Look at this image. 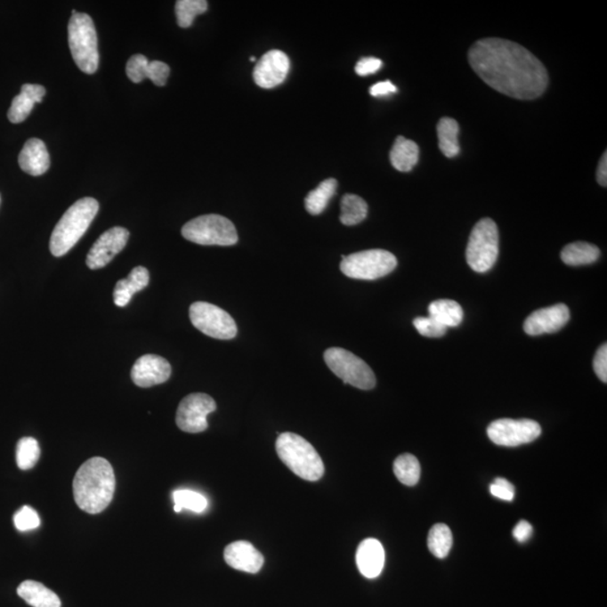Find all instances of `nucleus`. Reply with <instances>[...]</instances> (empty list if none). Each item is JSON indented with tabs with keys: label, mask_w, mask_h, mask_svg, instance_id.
<instances>
[{
	"label": "nucleus",
	"mask_w": 607,
	"mask_h": 607,
	"mask_svg": "<svg viewBox=\"0 0 607 607\" xmlns=\"http://www.w3.org/2000/svg\"><path fill=\"white\" fill-rule=\"evenodd\" d=\"M468 61L490 87L516 100H536L548 87L544 63L512 41L482 38L470 48Z\"/></svg>",
	"instance_id": "f257e3e1"
},
{
	"label": "nucleus",
	"mask_w": 607,
	"mask_h": 607,
	"mask_svg": "<svg viewBox=\"0 0 607 607\" xmlns=\"http://www.w3.org/2000/svg\"><path fill=\"white\" fill-rule=\"evenodd\" d=\"M115 473L112 465L101 457L85 461L74 480L77 506L88 514H98L109 507L115 493Z\"/></svg>",
	"instance_id": "f03ea898"
},
{
	"label": "nucleus",
	"mask_w": 607,
	"mask_h": 607,
	"mask_svg": "<svg viewBox=\"0 0 607 607\" xmlns=\"http://www.w3.org/2000/svg\"><path fill=\"white\" fill-rule=\"evenodd\" d=\"M98 211H100V204L92 198H81L72 205L63 214L51 235V254L54 256L68 254L87 232Z\"/></svg>",
	"instance_id": "7ed1b4c3"
},
{
	"label": "nucleus",
	"mask_w": 607,
	"mask_h": 607,
	"mask_svg": "<svg viewBox=\"0 0 607 607\" xmlns=\"http://www.w3.org/2000/svg\"><path fill=\"white\" fill-rule=\"evenodd\" d=\"M276 451L280 460L302 480L316 482L323 477L322 458L301 435L290 432L280 434L276 441Z\"/></svg>",
	"instance_id": "20e7f679"
},
{
	"label": "nucleus",
	"mask_w": 607,
	"mask_h": 607,
	"mask_svg": "<svg viewBox=\"0 0 607 607\" xmlns=\"http://www.w3.org/2000/svg\"><path fill=\"white\" fill-rule=\"evenodd\" d=\"M68 38L72 58L85 74L93 75L100 66L95 24L85 12L72 14L68 25Z\"/></svg>",
	"instance_id": "39448f33"
},
{
	"label": "nucleus",
	"mask_w": 607,
	"mask_h": 607,
	"mask_svg": "<svg viewBox=\"0 0 607 607\" xmlns=\"http://www.w3.org/2000/svg\"><path fill=\"white\" fill-rule=\"evenodd\" d=\"M186 240L200 246L230 247L237 245V229L224 216L209 214L188 222L182 230Z\"/></svg>",
	"instance_id": "423d86ee"
},
{
	"label": "nucleus",
	"mask_w": 607,
	"mask_h": 607,
	"mask_svg": "<svg viewBox=\"0 0 607 607\" xmlns=\"http://www.w3.org/2000/svg\"><path fill=\"white\" fill-rule=\"evenodd\" d=\"M498 225L490 219H482L470 234L465 260L473 271L484 273L493 268L498 256Z\"/></svg>",
	"instance_id": "0eeeda50"
},
{
	"label": "nucleus",
	"mask_w": 607,
	"mask_h": 607,
	"mask_svg": "<svg viewBox=\"0 0 607 607\" xmlns=\"http://www.w3.org/2000/svg\"><path fill=\"white\" fill-rule=\"evenodd\" d=\"M397 267L396 256L386 250L374 249L342 255L341 271L346 277L376 280L389 275Z\"/></svg>",
	"instance_id": "6e6552de"
},
{
	"label": "nucleus",
	"mask_w": 607,
	"mask_h": 607,
	"mask_svg": "<svg viewBox=\"0 0 607 607\" xmlns=\"http://www.w3.org/2000/svg\"><path fill=\"white\" fill-rule=\"evenodd\" d=\"M324 360L331 371L344 384L369 391L376 386L373 369L362 359L342 348H330L324 353Z\"/></svg>",
	"instance_id": "1a4fd4ad"
},
{
	"label": "nucleus",
	"mask_w": 607,
	"mask_h": 607,
	"mask_svg": "<svg viewBox=\"0 0 607 607\" xmlns=\"http://www.w3.org/2000/svg\"><path fill=\"white\" fill-rule=\"evenodd\" d=\"M192 325L205 336L217 340L234 339L238 335L237 323L228 312L206 302H196L190 309Z\"/></svg>",
	"instance_id": "9d476101"
},
{
	"label": "nucleus",
	"mask_w": 607,
	"mask_h": 607,
	"mask_svg": "<svg viewBox=\"0 0 607 607\" xmlns=\"http://www.w3.org/2000/svg\"><path fill=\"white\" fill-rule=\"evenodd\" d=\"M541 426L532 420H501L490 423L487 434L491 442L502 447H519L531 443L541 435Z\"/></svg>",
	"instance_id": "9b49d317"
},
{
	"label": "nucleus",
	"mask_w": 607,
	"mask_h": 607,
	"mask_svg": "<svg viewBox=\"0 0 607 607\" xmlns=\"http://www.w3.org/2000/svg\"><path fill=\"white\" fill-rule=\"evenodd\" d=\"M216 409L215 401L203 393L185 397L178 406L176 423L187 433H200L207 430V417Z\"/></svg>",
	"instance_id": "f8f14e48"
},
{
	"label": "nucleus",
	"mask_w": 607,
	"mask_h": 607,
	"mask_svg": "<svg viewBox=\"0 0 607 607\" xmlns=\"http://www.w3.org/2000/svg\"><path fill=\"white\" fill-rule=\"evenodd\" d=\"M130 232L126 229L112 228L102 233L93 246L87 255L85 263L92 271L104 268L127 245Z\"/></svg>",
	"instance_id": "ddd939ff"
},
{
	"label": "nucleus",
	"mask_w": 607,
	"mask_h": 607,
	"mask_svg": "<svg viewBox=\"0 0 607 607\" xmlns=\"http://www.w3.org/2000/svg\"><path fill=\"white\" fill-rule=\"evenodd\" d=\"M290 68L287 54L280 50H271L259 60L254 70L255 83L264 89L275 88L283 84Z\"/></svg>",
	"instance_id": "4468645a"
},
{
	"label": "nucleus",
	"mask_w": 607,
	"mask_h": 607,
	"mask_svg": "<svg viewBox=\"0 0 607 607\" xmlns=\"http://www.w3.org/2000/svg\"><path fill=\"white\" fill-rule=\"evenodd\" d=\"M571 319L570 309L565 304L538 310L529 316L524 322V331L529 336H536L562 330Z\"/></svg>",
	"instance_id": "2eb2a0df"
},
{
	"label": "nucleus",
	"mask_w": 607,
	"mask_h": 607,
	"mask_svg": "<svg viewBox=\"0 0 607 607\" xmlns=\"http://www.w3.org/2000/svg\"><path fill=\"white\" fill-rule=\"evenodd\" d=\"M171 366L157 354H144L132 368L131 377L136 386L148 388L164 384L170 378Z\"/></svg>",
	"instance_id": "dca6fc26"
},
{
	"label": "nucleus",
	"mask_w": 607,
	"mask_h": 607,
	"mask_svg": "<svg viewBox=\"0 0 607 607\" xmlns=\"http://www.w3.org/2000/svg\"><path fill=\"white\" fill-rule=\"evenodd\" d=\"M226 563L233 570L256 574L262 571L264 558L254 545L247 541H237L224 550Z\"/></svg>",
	"instance_id": "f3484780"
},
{
	"label": "nucleus",
	"mask_w": 607,
	"mask_h": 607,
	"mask_svg": "<svg viewBox=\"0 0 607 607\" xmlns=\"http://www.w3.org/2000/svg\"><path fill=\"white\" fill-rule=\"evenodd\" d=\"M356 562L362 576L369 579H377L384 566L383 545L376 538H366L358 546Z\"/></svg>",
	"instance_id": "a211bd4d"
},
{
	"label": "nucleus",
	"mask_w": 607,
	"mask_h": 607,
	"mask_svg": "<svg viewBox=\"0 0 607 607\" xmlns=\"http://www.w3.org/2000/svg\"><path fill=\"white\" fill-rule=\"evenodd\" d=\"M20 169L31 176L45 174L50 168V155L45 142L38 139H29L21 149L19 157Z\"/></svg>",
	"instance_id": "6ab92c4d"
},
{
	"label": "nucleus",
	"mask_w": 607,
	"mask_h": 607,
	"mask_svg": "<svg viewBox=\"0 0 607 607\" xmlns=\"http://www.w3.org/2000/svg\"><path fill=\"white\" fill-rule=\"evenodd\" d=\"M150 283L147 268L135 267L126 279L117 281L114 289V303L118 307H125L134 295L143 290Z\"/></svg>",
	"instance_id": "aec40b11"
},
{
	"label": "nucleus",
	"mask_w": 607,
	"mask_h": 607,
	"mask_svg": "<svg viewBox=\"0 0 607 607\" xmlns=\"http://www.w3.org/2000/svg\"><path fill=\"white\" fill-rule=\"evenodd\" d=\"M17 594L33 607H61V601L57 594L38 581H23L17 588Z\"/></svg>",
	"instance_id": "412c9836"
},
{
	"label": "nucleus",
	"mask_w": 607,
	"mask_h": 607,
	"mask_svg": "<svg viewBox=\"0 0 607 607\" xmlns=\"http://www.w3.org/2000/svg\"><path fill=\"white\" fill-rule=\"evenodd\" d=\"M420 157V149L413 141L399 136L391 151V162L396 170L409 173L417 166Z\"/></svg>",
	"instance_id": "4be33fe9"
},
{
	"label": "nucleus",
	"mask_w": 607,
	"mask_h": 607,
	"mask_svg": "<svg viewBox=\"0 0 607 607\" xmlns=\"http://www.w3.org/2000/svg\"><path fill=\"white\" fill-rule=\"evenodd\" d=\"M429 316L447 328H456L463 322L464 311L463 307L455 301L439 299V301L430 304Z\"/></svg>",
	"instance_id": "5701e85b"
},
{
	"label": "nucleus",
	"mask_w": 607,
	"mask_h": 607,
	"mask_svg": "<svg viewBox=\"0 0 607 607\" xmlns=\"http://www.w3.org/2000/svg\"><path fill=\"white\" fill-rule=\"evenodd\" d=\"M601 251L596 246L587 242H575L563 247L562 260L568 266H587L597 262Z\"/></svg>",
	"instance_id": "b1692460"
},
{
	"label": "nucleus",
	"mask_w": 607,
	"mask_h": 607,
	"mask_svg": "<svg viewBox=\"0 0 607 607\" xmlns=\"http://www.w3.org/2000/svg\"><path fill=\"white\" fill-rule=\"evenodd\" d=\"M439 148L447 158H455L460 153L459 124L450 117H443L438 123Z\"/></svg>",
	"instance_id": "393cba45"
},
{
	"label": "nucleus",
	"mask_w": 607,
	"mask_h": 607,
	"mask_svg": "<svg viewBox=\"0 0 607 607\" xmlns=\"http://www.w3.org/2000/svg\"><path fill=\"white\" fill-rule=\"evenodd\" d=\"M337 187L336 179H327L320 182L316 190H312L305 198V207L312 215H319L327 208L333 196H335Z\"/></svg>",
	"instance_id": "a878e982"
},
{
	"label": "nucleus",
	"mask_w": 607,
	"mask_h": 607,
	"mask_svg": "<svg viewBox=\"0 0 607 607\" xmlns=\"http://www.w3.org/2000/svg\"><path fill=\"white\" fill-rule=\"evenodd\" d=\"M368 215V205L357 195L348 194L344 196L341 202L342 224L352 226L361 223Z\"/></svg>",
	"instance_id": "bb28decb"
},
{
	"label": "nucleus",
	"mask_w": 607,
	"mask_h": 607,
	"mask_svg": "<svg viewBox=\"0 0 607 607\" xmlns=\"http://www.w3.org/2000/svg\"><path fill=\"white\" fill-rule=\"evenodd\" d=\"M394 473L397 480L406 486L417 485L421 477V465L417 457L404 453L394 463Z\"/></svg>",
	"instance_id": "cd10ccee"
},
{
	"label": "nucleus",
	"mask_w": 607,
	"mask_h": 607,
	"mask_svg": "<svg viewBox=\"0 0 607 607\" xmlns=\"http://www.w3.org/2000/svg\"><path fill=\"white\" fill-rule=\"evenodd\" d=\"M427 546L434 557L443 559L450 553L452 546V533L446 524H435L430 530L427 537Z\"/></svg>",
	"instance_id": "c85d7f7f"
},
{
	"label": "nucleus",
	"mask_w": 607,
	"mask_h": 607,
	"mask_svg": "<svg viewBox=\"0 0 607 607\" xmlns=\"http://www.w3.org/2000/svg\"><path fill=\"white\" fill-rule=\"evenodd\" d=\"M206 0H179L176 3V16L179 27L190 28L196 16L204 14L207 11Z\"/></svg>",
	"instance_id": "c756f323"
},
{
	"label": "nucleus",
	"mask_w": 607,
	"mask_h": 607,
	"mask_svg": "<svg viewBox=\"0 0 607 607\" xmlns=\"http://www.w3.org/2000/svg\"><path fill=\"white\" fill-rule=\"evenodd\" d=\"M41 449L34 438H21L17 443L16 463L21 470L32 469L40 459Z\"/></svg>",
	"instance_id": "7c9ffc66"
},
{
	"label": "nucleus",
	"mask_w": 607,
	"mask_h": 607,
	"mask_svg": "<svg viewBox=\"0 0 607 607\" xmlns=\"http://www.w3.org/2000/svg\"><path fill=\"white\" fill-rule=\"evenodd\" d=\"M174 512L181 513L183 508L195 513L206 510L207 499L198 491L190 490H176L174 493Z\"/></svg>",
	"instance_id": "2f4dec72"
},
{
	"label": "nucleus",
	"mask_w": 607,
	"mask_h": 607,
	"mask_svg": "<svg viewBox=\"0 0 607 607\" xmlns=\"http://www.w3.org/2000/svg\"><path fill=\"white\" fill-rule=\"evenodd\" d=\"M36 101L23 92L17 95L12 101L11 109L8 110V119L12 123L19 124L24 122L31 114Z\"/></svg>",
	"instance_id": "473e14b6"
},
{
	"label": "nucleus",
	"mask_w": 607,
	"mask_h": 607,
	"mask_svg": "<svg viewBox=\"0 0 607 607\" xmlns=\"http://www.w3.org/2000/svg\"><path fill=\"white\" fill-rule=\"evenodd\" d=\"M149 59L143 54H135L128 60L126 64V75L128 79L135 84L142 83L147 79Z\"/></svg>",
	"instance_id": "72a5a7b5"
},
{
	"label": "nucleus",
	"mask_w": 607,
	"mask_h": 607,
	"mask_svg": "<svg viewBox=\"0 0 607 607\" xmlns=\"http://www.w3.org/2000/svg\"><path fill=\"white\" fill-rule=\"evenodd\" d=\"M14 524L19 531L24 532L40 527L41 520L34 508L23 506L14 515Z\"/></svg>",
	"instance_id": "f704fd0d"
},
{
	"label": "nucleus",
	"mask_w": 607,
	"mask_h": 607,
	"mask_svg": "<svg viewBox=\"0 0 607 607\" xmlns=\"http://www.w3.org/2000/svg\"><path fill=\"white\" fill-rule=\"evenodd\" d=\"M414 327L417 328L421 336L426 337H441L446 335L448 328L440 324L438 320L430 318H417L413 320Z\"/></svg>",
	"instance_id": "c9c22d12"
},
{
	"label": "nucleus",
	"mask_w": 607,
	"mask_h": 607,
	"mask_svg": "<svg viewBox=\"0 0 607 607\" xmlns=\"http://www.w3.org/2000/svg\"><path fill=\"white\" fill-rule=\"evenodd\" d=\"M170 75L168 64L162 61H150L147 70V78L156 85L164 87Z\"/></svg>",
	"instance_id": "e433bc0d"
},
{
	"label": "nucleus",
	"mask_w": 607,
	"mask_h": 607,
	"mask_svg": "<svg viewBox=\"0 0 607 607\" xmlns=\"http://www.w3.org/2000/svg\"><path fill=\"white\" fill-rule=\"evenodd\" d=\"M490 490L491 495L495 496L496 498L502 499V501L512 502L514 499V486L504 478H496Z\"/></svg>",
	"instance_id": "4c0bfd02"
},
{
	"label": "nucleus",
	"mask_w": 607,
	"mask_h": 607,
	"mask_svg": "<svg viewBox=\"0 0 607 607\" xmlns=\"http://www.w3.org/2000/svg\"><path fill=\"white\" fill-rule=\"evenodd\" d=\"M594 370L597 375V377L602 380L603 383H607V345L603 344L600 349L597 350L595 357H594L593 361Z\"/></svg>",
	"instance_id": "58836bf2"
},
{
	"label": "nucleus",
	"mask_w": 607,
	"mask_h": 607,
	"mask_svg": "<svg viewBox=\"0 0 607 607\" xmlns=\"http://www.w3.org/2000/svg\"><path fill=\"white\" fill-rule=\"evenodd\" d=\"M383 67L382 60L377 58H362L357 63V75L361 77L370 76L376 74Z\"/></svg>",
	"instance_id": "ea45409f"
},
{
	"label": "nucleus",
	"mask_w": 607,
	"mask_h": 607,
	"mask_svg": "<svg viewBox=\"0 0 607 607\" xmlns=\"http://www.w3.org/2000/svg\"><path fill=\"white\" fill-rule=\"evenodd\" d=\"M532 525L530 524L528 521L524 520L520 521V522L516 524L514 530H513V537L515 538L516 541L521 542V544L527 542L529 538L532 537Z\"/></svg>",
	"instance_id": "a19ab883"
},
{
	"label": "nucleus",
	"mask_w": 607,
	"mask_h": 607,
	"mask_svg": "<svg viewBox=\"0 0 607 607\" xmlns=\"http://www.w3.org/2000/svg\"><path fill=\"white\" fill-rule=\"evenodd\" d=\"M20 92L28 93V95L31 97L34 101H36V104L43 101V98H45L46 93L45 88L43 87V85L31 84H25L21 85Z\"/></svg>",
	"instance_id": "79ce46f5"
},
{
	"label": "nucleus",
	"mask_w": 607,
	"mask_h": 607,
	"mask_svg": "<svg viewBox=\"0 0 607 607\" xmlns=\"http://www.w3.org/2000/svg\"><path fill=\"white\" fill-rule=\"evenodd\" d=\"M396 92V85L391 81H382V83L376 84L370 88V95L374 97L387 96L389 93Z\"/></svg>",
	"instance_id": "37998d69"
},
{
	"label": "nucleus",
	"mask_w": 607,
	"mask_h": 607,
	"mask_svg": "<svg viewBox=\"0 0 607 607\" xmlns=\"http://www.w3.org/2000/svg\"><path fill=\"white\" fill-rule=\"evenodd\" d=\"M596 178L598 183L602 187H606L607 185V153L606 151L604 152V155L601 158L600 165H598L597 168V173H596Z\"/></svg>",
	"instance_id": "c03bdc74"
},
{
	"label": "nucleus",
	"mask_w": 607,
	"mask_h": 607,
	"mask_svg": "<svg viewBox=\"0 0 607 607\" xmlns=\"http://www.w3.org/2000/svg\"><path fill=\"white\" fill-rule=\"evenodd\" d=\"M250 61H251V62H255V57H252V58L250 59Z\"/></svg>",
	"instance_id": "a18cd8bd"
}]
</instances>
